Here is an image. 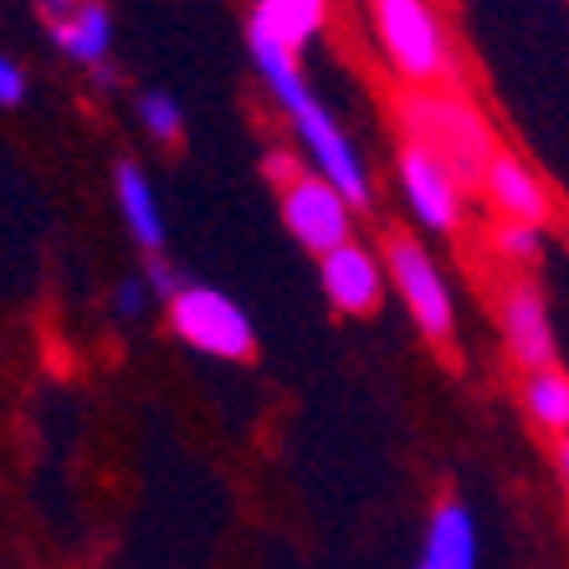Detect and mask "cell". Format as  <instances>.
Listing matches in <instances>:
<instances>
[{
  "label": "cell",
  "mask_w": 569,
  "mask_h": 569,
  "mask_svg": "<svg viewBox=\"0 0 569 569\" xmlns=\"http://www.w3.org/2000/svg\"><path fill=\"white\" fill-rule=\"evenodd\" d=\"M492 252L503 257V262H513V267H529V262H539V252H543L539 226L498 221V226H492Z\"/></svg>",
  "instance_id": "cell-17"
},
{
  "label": "cell",
  "mask_w": 569,
  "mask_h": 569,
  "mask_svg": "<svg viewBox=\"0 0 569 569\" xmlns=\"http://www.w3.org/2000/svg\"><path fill=\"white\" fill-rule=\"evenodd\" d=\"M52 37L62 47V57L98 72V67H108V52H113V16H108L103 0H78L72 11L52 21Z\"/></svg>",
  "instance_id": "cell-13"
},
{
  "label": "cell",
  "mask_w": 569,
  "mask_h": 569,
  "mask_svg": "<svg viewBox=\"0 0 569 569\" xmlns=\"http://www.w3.org/2000/svg\"><path fill=\"white\" fill-rule=\"evenodd\" d=\"M41 6H47V16H52V21H57V16H67V11H72V6H78V0H41Z\"/></svg>",
  "instance_id": "cell-22"
},
{
  "label": "cell",
  "mask_w": 569,
  "mask_h": 569,
  "mask_svg": "<svg viewBox=\"0 0 569 569\" xmlns=\"http://www.w3.org/2000/svg\"><path fill=\"white\" fill-rule=\"evenodd\" d=\"M482 196H488V206L498 211V221H518V226H549V216H555V196H549V186H543L539 174L523 164L518 154H498L492 159L488 180H482Z\"/></svg>",
  "instance_id": "cell-10"
},
{
  "label": "cell",
  "mask_w": 569,
  "mask_h": 569,
  "mask_svg": "<svg viewBox=\"0 0 569 569\" xmlns=\"http://www.w3.org/2000/svg\"><path fill=\"white\" fill-rule=\"evenodd\" d=\"M144 282H149V292H154V298H164V303H170L174 292L186 288V278H180V272H174V267L164 262V252H154V257H149V267H144Z\"/></svg>",
  "instance_id": "cell-18"
},
{
  "label": "cell",
  "mask_w": 569,
  "mask_h": 569,
  "mask_svg": "<svg viewBox=\"0 0 569 569\" xmlns=\"http://www.w3.org/2000/svg\"><path fill=\"white\" fill-rule=\"evenodd\" d=\"M267 174L278 180V211L282 226L292 231V241L313 257H329L333 247L355 241V206H349L339 190L292 154H267Z\"/></svg>",
  "instance_id": "cell-3"
},
{
  "label": "cell",
  "mask_w": 569,
  "mask_h": 569,
  "mask_svg": "<svg viewBox=\"0 0 569 569\" xmlns=\"http://www.w3.org/2000/svg\"><path fill=\"white\" fill-rule=\"evenodd\" d=\"M555 472H559V488H565V498H569V437H559V447H555Z\"/></svg>",
  "instance_id": "cell-21"
},
{
  "label": "cell",
  "mask_w": 569,
  "mask_h": 569,
  "mask_svg": "<svg viewBox=\"0 0 569 569\" xmlns=\"http://www.w3.org/2000/svg\"><path fill=\"white\" fill-rule=\"evenodd\" d=\"M288 123H292V133H298V144L308 149V164H313V170L323 174L355 211H370V200H375L370 170H365L359 149L349 144V133L333 123L329 108L318 103V98H308L303 108H292L288 113Z\"/></svg>",
  "instance_id": "cell-6"
},
{
  "label": "cell",
  "mask_w": 569,
  "mask_h": 569,
  "mask_svg": "<svg viewBox=\"0 0 569 569\" xmlns=\"http://www.w3.org/2000/svg\"><path fill=\"white\" fill-rule=\"evenodd\" d=\"M380 257H385V272H390V292H400V303H406L411 323L421 329V339L431 349H451V339H457V303H451V288L441 278L431 247L421 237H411V231H390Z\"/></svg>",
  "instance_id": "cell-4"
},
{
  "label": "cell",
  "mask_w": 569,
  "mask_h": 569,
  "mask_svg": "<svg viewBox=\"0 0 569 569\" xmlns=\"http://www.w3.org/2000/svg\"><path fill=\"white\" fill-rule=\"evenodd\" d=\"M518 400H523V416L539 426L543 437H555V441L569 437V370H559V365L529 370Z\"/></svg>",
  "instance_id": "cell-15"
},
{
  "label": "cell",
  "mask_w": 569,
  "mask_h": 569,
  "mask_svg": "<svg viewBox=\"0 0 569 569\" xmlns=\"http://www.w3.org/2000/svg\"><path fill=\"white\" fill-rule=\"evenodd\" d=\"M396 180H400V196H406L411 216L426 226V231H441V237L462 231L467 186L457 180V170H451L447 159H437L431 149H421V144L406 139L400 154H396Z\"/></svg>",
  "instance_id": "cell-7"
},
{
  "label": "cell",
  "mask_w": 569,
  "mask_h": 569,
  "mask_svg": "<svg viewBox=\"0 0 569 569\" xmlns=\"http://www.w3.org/2000/svg\"><path fill=\"white\" fill-rule=\"evenodd\" d=\"M139 123L154 144H180V133H186V113L174 103L170 93H144L139 98Z\"/></svg>",
  "instance_id": "cell-16"
},
{
  "label": "cell",
  "mask_w": 569,
  "mask_h": 569,
  "mask_svg": "<svg viewBox=\"0 0 569 569\" xmlns=\"http://www.w3.org/2000/svg\"><path fill=\"white\" fill-rule=\"evenodd\" d=\"M498 329H503L508 359H513L523 375L559 365L555 318H549V303H543V292L533 288L529 278L503 282V292H498Z\"/></svg>",
  "instance_id": "cell-8"
},
{
  "label": "cell",
  "mask_w": 569,
  "mask_h": 569,
  "mask_svg": "<svg viewBox=\"0 0 569 569\" xmlns=\"http://www.w3.org/2000/svg\"><path fill=\"white\" fill-rule=\"evenodd\" d=\"M400 129H406L411 144L447 159L467 190H482L492 159L503 154L488 119L467 98L451 93V88H406V98H400Z\"/></svg>",
  "instance_id": "cell-1"
},
{
  "label": "cell",
  "mask_w": 569,
  "mask_h": 569,
  "mask_svg": "<svg viewBox=\"0 0 569 569\" xmlns=\"http://www.w3.org/2000/svg\"><path fill=\"white\" fill-rule=\"evenodd\" d=\"M323 21H329V0H257L252 16H247V31H267L282 47L303 52L323 31Z\"/></svg>",
  "instance_id": "cell-14"
},
{
  "label": "cell",
  "mask_w": 569,
  "mask_h": 569,
  "mask_svg": "<svg viewBox=\"0 0 569 569\" xmlns=\"http://www.w3.org/2000/svg\"><path fill=\"white\" fill-rule=\"evenodd\" d=\"M149 298H154V292H149V282H144V278H133V282H119V292H113V308H119L123 318H139V313H144Z\"/></svg>",
  "instance_id": "cell-19"
},
{
  "label": "cell",
  "mask_w": 569,
  "mask_h": 569,
  "mask_svg": "<svg viewBox=\"0 0 569 569\" xmlns=\"http://www.w3.org/2000/svg\"><path fill=\"white\" fill-rule=\"evenodd\" d=\"M421 569H477V523H472V513H467V503L441 498V503L431 508Z\"/></svg>",
  "instance_id": "cell-11"
},
{
  "label": "cell",
  "mask_w": 569,
  "mask_h": 569,
  "mask_svg": "<svg viewBox=\"0 0 569 569\" xmlns=\"http://www.w3.org/2000/svg\"><path fill=\"white\" fill-rule=\"evenodd\" d=\"M318 288H323L333 313L375 318L385 292H390V272H385V257L370 252L365 241H345L329 257H318Z\"/></svg>",
  "instance_id": "cell-9"
},
{
  "label": "cell",
  "mask_w": 569,
  "mask_h": 569,
  "mask_svg": "<svg viewBox=\"0 0 569 569\" xmlns=\"http://www.w3.org/2000/svg\"><path fill=\"white\" fill-rule=\"evenodd\" d=\"M21 98H27V72L11 57H0V108H16Z\"/></svg>",
  "instance_id": "cell-20"
},
{
  "label": "cell",
  "mask_w": 569,
  "mask_h": 569,
  "mask_svg": "<svg viewBox=\"0 0 569 569\" xmlns=\"http://www.w3.org/2000/svg\"><path fill=\"white\" fill-rule=\"evenodd\" d=\"M375 41L406 88H451V37L431 0H370Z\"/></svg>",
  "instance_id": "cell-2"
},
{
  "label": "cell",
  "mask_w": 569,
  "mask_h": 569,
  "mask_svg": "<svg viewBox=\"0 0 569 569\" xmlns=\"http://www.w3.org/2000/svg\"><path fill=\"white\" fill-rule=\"evenodd\" d=\"M170 329L180 345H190L196 355L211 359H231V365H247L257 355V329L247 308L237 298H226L221 288H206V282H186L170 303Z\"/></svg>",
  "instance_id": "cell-5"
},
{
  "label": "cell",
  "mask_w": 569,
  "mask_h": 569,
  "mask_svg": "<svg viewBox=\"0 0 569 569\" xmlns=\"http://www.w3.org/2000/svg\"><path fill=\"white\" fill-rule=\"evenodd\" d=\"M113 200H119V216L129 226V237L144 247L149 257L164 252V216H159V196L149 186L144 164H133V159H119L113 164Z\"/></svg>",
  "instance_id": "cell-12"
}]
</instances>
